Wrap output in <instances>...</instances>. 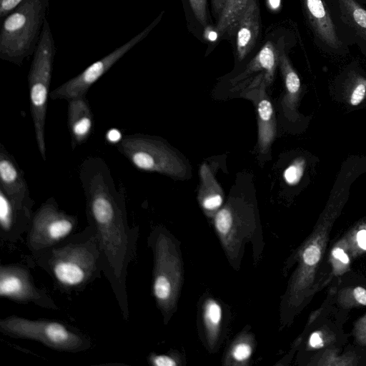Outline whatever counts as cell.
<instances>
[{"instance_id":"cell-32","label":"cell","mask_w":366,"mask_h":366,"mask_svg":"<svg viewBox=\"0 0 366 366\" xmlns=\"http://www.w3.org/2000/svg\"><path fill=\"white\" fill-rule=\"evenodd\" d=\"M332 254L335 258L340 259L342 262L345 264L349 262V258L347 255L345 253V252L342 249L340 248L334 249L332 252Z\"/></svg>"},{"instance_id":"cell-31","label":"cell","mask_w":366,"mask_h":366,"mask_svg":"<svg viewBox=\"0 0 366 366\" xmlns=\"http://www.w3.org/2000/svg\"><path fill=\"white\" fill-rule=\"evenodd\" d=\"M213 11L218 16L220 14L226 0H211Z\"/></svg>"},{"instance_id":"cell-26","label":"cell","mask_w":366,"mask_h":366,"mask_svg":"<svg viewBox=\"0 0 366 366\" xmlns=\"http://www.w3.org/2000/svg\"><path fill=\"white\" fill-rule=\"evenodd\" d=\"M251 353V347L247 343L240 342L234 347L232 356L236 360L243 361L247 360Z\"/></svg>"},{"instance_id":"cell-13","label":"cell","mask_w":366,"mask_h":366,"mask_svg":"<svg viewBox=\"0 0 366 366\" xmlns=\"http://www.w3.org/2000/svg\"><path fill=\"white\" fill-rule=\"evenodd\" d=\"M33 212L16 206L0 189V236L4 242H16L29 229Z\"/></svg>"},{"instance_id":"cell-23","label":"cell","mask_w":366,"mask_h":366,"mask_svg":"<svg viewBox=\"0 0 366 366\" xmlns=\"http://www.w3.org/2000/svg\"><path fill=\"white\" fill-rule=\"evenodd\" d=\"M304 172V161L297 159L284 172V178L289 184L294 185L299 182Z\"/></svg>"},{"instance_id":"cell-21","label":"cell","mask_w":366,"mask_h":366,"mask_svg":"<svg viewBox=\"0 0 366 366\" xmlns=\"http://www.w3.org/2000/svg\"><path fill=\"white\" fill-rule=\"evenodd\" d=\"M339 1L348 16L350 21L366 36V10L354 0H339Z\"/></svg>"},{"instance_id":"cell-25","label":"cell","mask_w":366,"mask_h":366,"mask_svg":"<svg viewBox=\"0 0 366 366\" xmlns=\"http://www.w3.org/2000/svg\"><path fill=\"white\" fill-rule=\"evenodd\" d=\"M366 95V81L363 80L360 81L353 92H352L350 97V104L352 106H357L360 104L362 100L365 99Z\"/></svg>"},{"instance_id":"cell-20","label":"cell","mask_w":366,"mask_h":366,"mask_svg":"<svg viewBox=\"0 0 366 366\" xmlns=\"http://www.w3.org/2000/svg\"><path fill=\"white\" fill-rule=\"evenodd\" d=\"M279 65L284 78L286 89V97L285 99L290 103L293 102V99L300 91V80L284 53L279 54Z\"/></svg>"},{"instance_id":"cell-19","label":"cell","mask_w":366,"mask_h":366,"mask_svg":"<svg viewBox=\"0 0 366 366\" xmlns=\"http://www.w3.org/2000/svg\"><path fill=\"white\" fill-rule=\"evenodd\" d=\"M252 0H226L218 16L217 31L219 35L236 29L237 22Z\"/></svg>"},{"instance_id":"cell-18","label":"cell","mask_w":366,"mask_h":366,"mask_svg":"<svg viewBox=\"0 0 366 366\" xmlns=\"http://www.w3.org/2000/svg\"><path fill=\"white\" fill-rule=\"evenodd\" d=\"M217 169L207 162L199 168L198 199L202 208L208 212H217L224 202V192L216 178Z\"/></svg>"},{"instance_id":"cell-11","label":"cell","mask_w":366,"mask_h":366,"mask_svg":"<svg viewBox=\"0 0 366 366\" xmlns=\"http://www.w3.org/2000/svg\"><path fill=\"white\" fill-rule=\"evenodd\" d=\"M0 189L19 207L32 210L34 201L30 195L24 172L1 143Z\"/></svg>"},{"instance_id":"cell-3","label":"cell","mask_w":366,"mask_h":366,"mask_svg":"<svg viewBox=\"0 0 366 366\" xmlns=\"http://www.w3.org/2000/svg\"><path fill=\"white\" fill-rule=\"evenodd\" d=\"M49 0H24L2 20L0 58L17 66L34 53Z\"/></svg>"},{"instance_id":"cell-28","label":"cell","mask_w":366,"mask_h":366,"mask_svg":"<svg viewBox=\"0 0 366 366\" xmlns=\"http://www.w3.org/2000/svg\"><path fill=\"white\" fill-rule=\"evenodd\" d=\"M23 1L24 0H0V18L3 19Z\"/></svg>"},{"instance_id":"cell-6","label":"cell","mask_w":366,"mask_h":366,"mask_svg":"<svg viewBox=\"0 0 366 366\" xmlns=\"http://www.w3.org/2000/svg\"><path fill=\"white\" fill-rule=\"evenodd\" d=\"M56 47L47 19H45L28 75L30 110L35 137L42 159L46 160L45 124L47 100Z\"/></svg>"},{"instance_id":"cell-17","label":"cell","mask_w":366,"mask_h":366,"mask_svg":"<svg viewBox=\"0 0 366 366\" xmlns=\"http://www.w3.org/2000/svg\"><path fill=\"white\" fill-rule=\"evenodd\" d=\"M309 21L319 38L326 44L338 48L341 42L325 0H302Z\"/></svg>"},{"instance_id":"cell-9","label":"cell","mask_w":366,"mask_h":366,"mask_svg":"<svg viewBox=\"0 0 366 366\" xmlns=\"http://www.w3.org/2000/svg\"><path fill=\"white\" fill-rule=\"evenodd\" d=\"M163 12L141 32L114 51L94 62L77 76L54 89L50 97L53 100L72 99L86 96L89 88L115 64L124 54L142 41L159 22Z\"/></svg>"},{"instance_id":"cell-12","label":"cell","mask_w":366,"mask_h":366,"mask_svg":"<svg viewBox=\"0 0 366 366\" xmlns=\"http://www.w3.org/2000/svg\"><path fill=\"white\" fill-rule=\"evenodd\" d=\"M264 80L256 87L242 90L243 96L255 100L257 111L258 147L261 153L269 152L276 136V120L272 102L266 94Z\"/></svg>"},{"instance_id":"cell-10","label":"cell","mask_w":366,"mask_h":366,"mask_svg":"<svg viewBox=\"0 0 366 366\" xmlns=\"http://www.w3.org/2000/svg\"><path fill=\"white\" fill-rule=\"evenodd\" d=\"M0 296L19 304H33L44 309L59 310L47 291L34 284L29 269L19 263L1 264Z\"/></svg>"},{"instance_id":"cell-30","label":"cell","mask_w":366,"mask_h":366,"mask_svg":"<svg viewBox=\"0 0 366 366\" xmlns=\"http://www.w3.org/2000/svg\"><path fill=\"white\" fill-rule=\"evenodd\" d=\"M354 296L359 303L366 305V290L361 287H357L354 290Z\"/></svg>"},{"instance_id":"cell-15","label":"cell","mask_w":366,"mask_h":366,"mask_svg":"<svg viewBox=\"0 0 366 366\" xmlns=\"http://www.w3.org/2000/svg\"><path fill=\"white\" fill-rule=\"evenodd\" d=\"M260 14L257 0H252L237 24V56L243 60L252 50L260 31Z\"/></svg>"},{"instance_id":"cell-2","label":"cell","mask_w":366,"mask_h":366,"mask_svg":"<svg viewBox=\"0 0 366 366\" xmlns=\"http://www.w3.org/2000/svg\"><path fill=\"white\" fill-rule=\"evenodd\" d=\"M33 256L38 266L64 292L83 291L103 273L99 243L94 229L89 224L82 231Z\"/></svg>"},{"instance_id":"cell-22","label":"cell","mask_w":366,"mask_h":366,"mask_svg":"<svg viewBox=\"0 0 366 366\" xmlns=\"http://www.w3.org/2000/svg\"><path fill=\"white\" fill-rule=\"evenodd\" d=\"M204 320L209 332L214 335L222 318V310L219 304L214 300H208L204 306Z\"/></svg>"},{"instance_id":"cell-16","label":"cell","mask_w":366,"mask_h":366,"mask_svg":"<svg viewBox=\"0 0 366 366\" xmlns=\"http://www.w3.org/2000/svg\"><path fill=\"white\" fill-rule=\"evenodd\" d=\"M279 54L274 44L270 41H267L244 70L231 80L232 83L236 86L259 72V74H264V82L269 86L273 81L279 64Z\"/></svg>"},{"instance_id":"cell-27","label":"cell","mask_w":366,"mask_h":366,"mask_svg":"<svg viewBox=\"0 0 366 366\" xmlns=\"http://www.w3.org/2000/svg\"><path fill=\"white\" fill-rule=\"evenodd\" d=\"M320 258V250L315 245L308 247L303 253V259L308 265H314Z\"/></svg>"},{"instance_id":"cell-4","label":"cell","mask_w":366,"mask_h":366,"mask_svg":"<svg viewBox=\"0 0 366 366\" xmlns=\"http://www.w3.org/2000/svg\"><path fill=\"white\" fill-rule=\"evenodd\" d=\"M0 332L12 338L39 342L59 352L78 353L92 347V340L87 334L55 320H31L10 315L0 320Z\"/></svg>"},{"instance_id":"cell-8","label":"cell","mask_w":366,"mask_h":366,"mask_svg":"<svg viewBox=\"0 0 366 366\" xmlns=\"http://www.w3.org/2000/svg\"><path fill=\"white\" fill-rule=\"evenodd\" d=\"M148 240L154 252L152 292L160 310L167 313L177 288L176 257L170 238L161 229H154Z\"/></svg>"},{"instance_id":"cell-5","label":"cell","mask_w":366,"mask_h":366,"mask_svg":"<svg viewBox=\"0 0 366 366\" xmlns=\"http://www.w3.org/2000/svg\"><path fill=\"white\" fill-rule=\"evenodd\" d=\"M137 169L185 179L191 167L175 149L160 137L144 134L124 136L117 146Z\"/></svg>"},{"instance_id":"cell-34","label":"cell","mask_w":366,"mask_h":366,"mask_svg":"<svg viewBox=\"0 0 366 366\" xmlns=\"http://www.w3.org/2000/svg\"><path fill=\"white\" fill-rule=\"evenodd\" d=\"M357 240L359 246L366 249V230H361L357 233Z\"/></svg>"},{"instance_id":"cell-1","label":"cell","mask_w":366,"mask_h":366,"mask_svg":"<svg viewBox=\"0 0 366 366\" xmlns=\"http://www.w3.org/2000/svg\"><path fill=\"white\" fill-rule=\"evenodd\" d=\"M88 224L95 231L104 269L117 302L122 317L129 316L127 279L137 254L139 229L129 225L125 188L117 187L106 162L99 157H86L79 167Z\"/></svg>"},{"instance_id":"cell-7","label":"cell","mask_w":366,"mask_h":366,"mask_svg":"<svg viewBox=\"0 0 366 366\" xmlns=\"http://www.w3.org/2000/svg\"><path fill=\"white\" fill-rule=\"evenodd\" d=\"M76 216L61 209L54 197H49L33 212L26 232V246L32 254L51 247L75 233Z\"/></svg>"},{"instance_id":"cell-29","label":"cell","mask_w":366,"mask_h":366,"mask_svg":"<svg viewBox=\"0 0 366 366\" xmlns=\"http://www.w3.org/2000/svg\"><path fill=\"white\" fill-rule=\"evenodd\" d=\"M149 362L155 366H174L177 365L174 359L165 355H153L149 357Z\"/></svg>"},{"instance_id":"cell-24","label":"cell","mask_w":366,"mask_h":366,"mask_svg":"<svg viewBox=\"0 0 366 366\" xmlns=\"http://www.w3.org/2000/svg\"><path fill=\"white\" fill-rule=\"evenodd\" d=\"M193 14L198 21L205 26L207 24V0H188Z\"/></svg>"},{"instance_id":"cell-33","label":"cell","mask_w":366,"mask_h":366,"mask_svg":"<svg viewBox=\"0 0 366 366\" xmlns=\"http://www.w3.org/2000/svg\"><path fill=\"white\" fill-rule=\"evenodd\" d=\"M310 343L312 347H320L323 345L322 340L317 332L313 333L310 339Z\"/></svg>"},{"instance_id":"cell-14","label":"cell","mask_w":366,"mask_h":366,"mask_svg":"<svg viewBox=\"0 0 366 366\" xmlns=\"http://www.w3.org/2000/svg\"><path fill=\"white\" fill-rule=\"evenodd\" d=\"M94 125V114L86 96L68 101V128L72 149L87 141Z\"/></svg>"}]
</instances>
